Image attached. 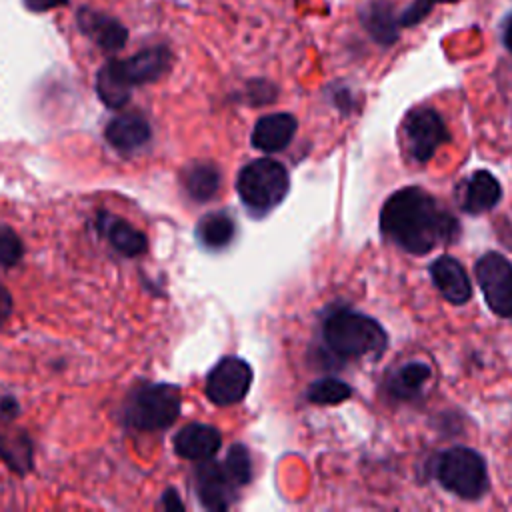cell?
I'll return each mask as SVG.
<instances>
[{
    "mask_svg": "<svg viewBox=\"0 0 512 512\" xmlns=\"http://www.w3.org/2000/svg\"><path fill=\"white\" fill-rule=\"evenodd\" d=\"M458 222L444 212L422 188L410 186L394 192L382 206V232L410 254H428L456 236Z\"/></svg>",
    "mask_w": 512,
    "mask_h": 512,
    "instance_id": "obj_1",
    "label": "cell"
},
{
    "mask_svg": "<svg viewBox=\"0 0 512 512\" xmlns=\"http://www.w3.org/2000/svg\"><path fill=\"white\" fill-rule=\"evenodd\" d=\"M322 336L330 352L344 360L380 358L388 344L384 328L374 318L348 308L334 310L324 320Z\"/></svg>",
    "mask_w": 512,
    "mask_h": 512,
    "instance_id": "obj_2",
    "label": "cell"
},
{
    "mask_svg": "<svg viewBox=\"0 0 512 512\" xmlns=\"http://www.w3.org/2000/svg\"><path fill=\"white\" fill-rule=\"evenodd\" d=\"M180 414V390L172 384H142L124 404V420L138 430H162Z\"/></svg>",
    "mask_w": 512,
    "mask_h": 512,
    "instance_id": "obj_3",
    "label": "cell"
},
{
    "mask_svg": "<svg viewBox=\"0 0 512 512\" xmlns=\"http://www.w3.org/2000/svg\"><path fill=\"white\" fill-rule=\"evenodd\" d=\"M286 168L272 158H258L246 164L236 180L240 200L254 212H268L280 204L288 192Z\"/></svg>",
    "mask_w": 512,
    "mask_h": 512,
    "instance_id": "obj_4",
    "label": "cell"
},
{
    "mask_svg": "<svg viewBox=\"0 0 512 512\" xmlns=\"http://www.w3.org/2000/svg\"><path fill=\"white\" fill-rule=\"evenodd\" d=\"M434 472L438 482L464 500H478L488 488L482 456L466 446H454L438 454Z\"/></svg>",
    "mask_w": 512,
    "mask_h": 512,
    "instance_id": "obj_5",
    "label": "cell"
},
{
    "mask_svg": "<svg viewBox=\"0 0 512 512\" xmlns=\"http://www.w3.org/2000/svg\"><path fill=\"white\" fill-rule=\"evenodd\" d=\"M474 272L490 310L512 318V264L498 252H488L480 256Z\"/></svg>",
    "mask_w": 512,
    "mask_h": 512,
    "instance_id": "obj_6",
    "label": "cell"
},
{
    "mask_svg": "<svg viewBox=\"0 0 512 512\" xmlns=\"http://www.w3.org/2000/svg\"><path fill=\"white\" fill-rule=\"evenodd\" d=\"M252 368L236 356L222 358L206 378V396L218 406L238 404L250 390Z\"/></svg>",
    "mask_w": 512,
    "mask_h": 512,
    "instance_id": "obj_7",
    "label": "cell"
},
{
    "mask_svg": "<svg viewBox=\"0 0 512 512\" xmlns=\"http://www.w3.org/2000/svg\"><path fill=\"white\" fill-rule=\"evenodd\" d=\"M408 148L414 160L428 162L438 146L448 140V130L438 112L432 108H416L404 120Z\"/></svg>",
    "mask_w": 512,
    "mask_h": 512,
    "instance_id": "obj_8",
    "label": "cell"
},
{
    "mask_svg": "<svg viewBox=\"0 0 512 512\" xmlns=\"http://www.w3.org/2000/svg\"><path fill=\"white\" fill-rule=\"evenodd\" d=\"M172 62V54L164 46H152L136 52L126 60H116L120 74L134 88L138 84H148L158 80Z\"/></svg>",
    "mask_w": 512,
    "mask_h": 512,
    "instance_id": "obj_9",
    "label": "cell"
},
{
    "mask_svg": "<svg viewBox=\"0 0 512 512\" xmlns=\"http://www.w3.org/2000/svg\"><path fill=\"white\" fill-rule=\"evenodd\" d=\"M234 482L224 470V464L206 462L196 470V490L200 502L208 510H226L234 498Z\"/></svg>",
    "mask_w": 512,
    "mask_h": 512,
    "instance_id": "obj_10",
    "label": "cell"
},
{
    "mask_svg": "<svg viewBox=\"0 0 512 512\" xmlns=\"http://www.w3.org/2000/svg\"><path fill=\"white\" fill-rule=\"evenodd\" d=\"M222 446V434L208 424L192 422L180 428L174 436V450L180 458L204 462L210 460Z\"/></svg>",
    "mask_w": 512,
    "mask_h": 512,
    "instance_id": "obj_11",
    "label": "cell"
},
{
    "mask_svg": "<svg viewBox=\"0 0 512 512\" xmlns=\"http://www.w3.org/2000/svg\"><path fill=\"white\" fill-rule=\"evenodd\" d=\"M430 276L440 294L452 304H464L472 296V284L462 264L450 256H440L430 266Z\"/></svg>",
    "mask_w": 512,
    "mask_h": 512,
    "instance_id": "obj_12",
    "label": "cell"
},
{
    "mask_svg": "<svg viewBox=\"0 0 512 512\" xmlns=\"http://www.w3.org/2000/svg\"><path fill=\"white\" fill-rule=\"evenodd\" d=\"M78 28L106 52L120 50L128 38V30L116 18L90 8L78 12Z\"/></svg>",
    "mask_w": 512,
    "mask_h": 512,
    "instance_id": "obj_13",
    "label": "cell"
},
{
    "mask_svg": "<svg viewBox=\"0 0 512 512\" xmlns=\"http://www.w3.org/2000/svg\"><path fill=\"white\" fill-rule=\"evenodd\" d=\"M296 132V118L286 112L262 116L252 130V146L262 152L284 150Z\"/></svg>",
    "mask_w": 512,
    "mask_h": 512,
    "instance_id": "obj_14",
    "label": "cell"
},
{
    "mask_svg": "<svg viewBox=\"0 0 512 512\" xmlns=\"http://www.w3.org/2000/svg\"><path fill=\"white\" fill-rule=\"evenodd\" d=\"M104 136L118 150H136L150 140V124L136 112L120 114L108 122Z\"/></svg>",
    "mask_w": 512,
    "mask_h": 512,
    "instance_id": "obj_15",
    "label": "cell"
},
{
    "mask_svg": "<svg viewBox=\"0 0 512 512\" xmlns=\"http://www.w3.org/2000/svg\"><path fill=\"white\" fill-rule=\"evenodd\" d=\"M96 226L100 234H104L108 242L124 256H138L146 250V236L140 230H136L130 222L114 214L100 212Z\"/></svg>",
    "mask_w": 512,
    "mask_h": 512,
    "instance_id": "obj_16",
    "label": "cell"
},
{
    "mask_svg": "<svg viewBox=\"0 0 512 512\" xmlns=\"http://www.w3.org/2000/svg\"><path fill=\"white\" fill-rule=\"evenodd\" d=\"M500 198H502V188L498 180L490 172L478 170L468 180L462 208L470 214H482L494 208L500 202Z\"/></svg>",
    "mask_w": 512,
    "mask_h": 512,
    "instance_id": "obj_17",
    "label": "cell"
},
{
    "mask_svg": "<svg viewBox=\"0 0 512 512\" xmlns=\"http://www.w3.org/2000/svg\"><path fill=\"white\" fill-rule=\"evenodd\" d=\"M362 24L380 44H392L398 38L400 22L394 16V6L386 0L370 2L362 10Z\"/></svg>",
    "mask_w": 512,
    "mask_h": 512,
    "instance_id": "obj_18",
    "label": "cell"
},
{
    "mask_svg": "<svg viewBox=\"0 0 512 512\" xmlns=\"http://www.w3.org/2000/svg\"><path fill=\"white\" fill-rule=\"evenodd\" d=\"M182 182L194 200L206 202L220 188V170L212 162H194L184 170Z\"/></svg>",
    "mask_w": 512,
    "mask_h": 512,
    "instance_id": "obj_19",
    "label": "cell"
},
{
    "mask_svg": "<svg viewBox=\"0 0 512 512\" xmlns=\"http://www.w3.org/2000/svg\"><path fill=\"white\" fill-rule=\"evenodd\" d=\"M96 92L108 108H122L130 100L132 86L124 80L116 60L104 64L96 76Z\"/></svg>",
    "mask_w": 512,
    "mask_h": 512,
    "instance_id": "obj_20",
    "label": "cell"
},
{
    "mask_svg": "<svg viewBox=\"0 0 512 512\" xmlns=\"http://www.w3.org/2000/svg\"><path fill=\"white\" fill-rule=\"evenodd\" d=\"M430 378V366L424 362H408L400 366L388 380V390L394 398L410 400L424 388Z\"/></svg>",
    "mask_w": 512,
    "mask_h": 512,
    "instance_id": "obj_21",
    "label": "cell"
},
{
    "mask_svg": "<svg viewBox=\"0 0 512 512\" xmlns=\"http://www.w3.org/2000/svg\"><path fill=\"white\" fill-rule=\"evenodd\" d=\"M196 236L202 242V246L210 250H220L228 246L234 238V222L224 212H212L206 214L196 228Z\"/></svg>",
    "mask_w": 512,
    "mask_h": 512,
    "instance_id": "obj_22",
    "label": "cell"
},
{
    "mask_svg": "<svg viewBox=\"0 0 512 512\" xmlns=\"http://www.w3.org/2000/svg\"><path fill=\"white\" fill-rule=\"evenodd\" d=\"M352 390L346 382L338 378H322L310 384L306 398L314 404H340L350 398Z\"/></svg>",
    "mask_w": 512,
    "mask_h": 512,
    "instance_id": "obj_23",
    "label": "cell"
},
{
    "mask_svg": "<svg viewBox=\"0 0 512 512\" xmlns=\"http://www.w3.org/2000/svg\"><path fill=\"white\" fill-rule=\"evenodd\" d=\"M0 454L2 458L18 472H26L32 462V448L26 436L16 438H0Z\"/></svg>",
    "mask_w": 512,
    "mask_h": 512,
    "instance_id": "obj_24",
    "label": "cell"
},
{
    "mask_svg": "<svg viewBox=\"0 0 512 512\" xmlns=\"http://www.w3.org/2000/svg\"><path fill=\"white\" fill-rule=\"evenodd\" d=\"M224 470L234 482V486H244L252 480V458L242 444H234L228 450Z\"/></svg>",
    "mask_w": 512,
    "mask_h": 512,
    "instance_id": "obj_25",
    "label": "cell"
},
{
    "mask_svg": "<svg viewBox=\"0 0 512 512\" xmlns=\"http://www.w3.org/2000/svg\"><path fill=\"white\" fill-rule=\"evenodd\" d=\"M22 254H24V246L20 236L12 228L0 224V266L2 268L16 266Z\"/></svg>",
    "mask_w": 512,
    "mask_h": 512,
    "instance_id": "obj_26",
    "label": "cell"
},
{
    "mask_svg": "<svg viewBox=\"0 0 512 512\" xmlns=\"http://www.w3.org/2000/svg\"><path fill=\"white\" fill-rule=\"evenodd\" d=\"M450 2H458V0H414L408 10L400 16V26H414L418 24L424 16L430 14V10L436 6V4H450Z\"/></svg>",
    "mask_w": 512,
    "mask_h": 512,
    "instance_id": "obj_27",
    "label": "cell"
},
{
    "mask_svg": "<svg viewBox=\"0 0 512 512\" xmlns=\"http://www.w3.org/2000/svg\"><path fill=\"white\" fill-rule=\"evenodd\" d=\"M248 94H250L252 104H266V102L274 100L276 88L272 84H268L266 80H256V82H250Z\"/></svg>",
    "mask_w": 512,
    "mask_h": 512,
    "instance_id": "obj_28",
    "label": "cell"
},
{
    "mask_svg": "<svg viewBox=\"0 0 512 512\" xmlns=\"http://www.w3.org/2000/svg\"><path fill=\"white\" fill-rule=\"evenodd\" d=\"M62 4H68V0H24V6L32 12H46Z\"/></svg>",
    "mask_w": 512,
    "mask_h": 512,
    "instance_id": "obj_29",
    "label": "cell"
},
{
    "mask_svg": "<svg viewBox=\"0 0 512 512\" xmlns=\"http://www.w3.org/2000/svg\"><path fill=\"white\" fill-rule=\"evenodd\" d=\"M12 312V298L8 294V290L0 284V322Z\"/></svg>",
    "mask_w": 512,
    "mask_h": 512,
    "instance_id": "obj_30",
    "label": "cell"
},
{
    "mask_svg": "<svg viewBox=\"0 0 512 512\" xmlns=\"http://www.w3.org/2000/svg\"><path fill=\"white\" fill-rule=\"evenodd\" d=\"M162 506H164L166 510H182V508H184V504L180 502V498H178V494H176L174 490H168V492L164 494Z\"/></svg>",
    "mask_w": 512,
    "mask_h": 512,
    "instance_id": "obj_31",
    "label": "cell"
},
{
    "mask_svg": "<svg viewBox=\"0 0 512 512\" xmlns=\"http://www.w3.org/2000/svg\"><path fill=\"white\" fill-rule=\"evenodd\" d=\"M504 44H506V48L512 52V18L508 20L506 30H504Z\"/></svg>",
    "mask_w": 512,
    "mask_h": 512,
    "instance_id": "obj_32",
    "label": "cell"
}]
</instances>
